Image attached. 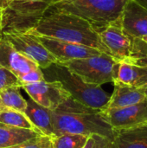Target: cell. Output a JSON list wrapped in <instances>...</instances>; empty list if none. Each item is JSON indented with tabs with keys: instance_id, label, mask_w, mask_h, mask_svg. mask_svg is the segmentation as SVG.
<instances>
[{
	"instance_id": "obj_32",
	"label": "cell",
	"mask_w": 147,
	"mask_h": 148,
	"mask_svg": "<svg viewBox=\"0 0 147 148\" xmlns=\"http://www.w3.org/2000/svg\"><path fill=\"white\" fill-rule=\"evenodd\" d=\"M0 109H1V100H0Z\"/></svg>"
},
{
	"instance_id": "obj_17",
	"label": "cell",
	"mask_w": 147,
	"mask_h": 148,
	"mask_svg": "<svg viewBox=\"0 0 147 148\" xmlns=\"http://www.w3.org/2000/svg\"><path fill=\"white\" fill-rule=\"evenodd\" d=\"M24 114L44 136L49 138L55 137L50 110L38 105L29 98L27 100V108Z\"/></svg>"
},
{
	"instance_id": "obj_11",
	"label": "cell",
	"mask_w": 147,
	"mask_h": 148,
	"mask_svg": "<svg viewBox=\"0 0 147 148\" xmlns=\"http://www.w3.org/2000/svg\"><path fill=\"white\" fill-rule=\"evenodd\" d=\"M29 32V31H27ZM33 34L40 42L55 57L57 62L62 63L75 59H82L101 54L98 49L90 48L88 46L61 41L55 38L42 36L36 33L29 32Z\"/></svg>"
},
{
	"instance_id": "obj_21",
	"label": "cell",
	"mask_w": 147,
	"mask_h": 148,
	"mask_svg": "<svg viewBox=\"0 0 147 148\" xmlns=\"http://www.w3.org/2000/svg\"><path fill=\"white\" fill-rule=\"evenodd\" d=\"M89 136L81 134H61L50 138L51 148H82Z\"/></svg>"
},
{
	"instance_id": "obj_20",
	"label": "cell",
	"mask_w": 147,
	"mask_h": 148,
	"mask_svg": "<svg viewBox=\"0 0 147 148\" xmlns=\"http://www.w3.org/2000/svg\"><path fill=\"white\" fill-rule=\"evenodd\" d=\"M0 123L23 129H30L42 134L29 121L24 113L9 108L0 109ZM43 135V134H42Z\"/></svg>"
},
{
	"instance_id": "obj_24",
	"label": "cell",
	"mask_w": 147,
	"mask_h": 148,
	"mask_svg": "<svg viewBox=\"0 0 147 148\" xmlns=\"http://www.w3.org/2000/svg\"><path fill=\"white\" fill-rule=\"evenodd\" d=\"M18 80H19L21 84H23V83H34V82L44 81L45 77H44L42 70L40 68H38L36 69L31 70V71L23 75L22 76H20L18 78Z\"/></svg>"
},
{
	"instance_id": "obj_16",
	"label": "cell",
	"mask_w": 147,
	"mask_h": 148,
	"mask_svg": "<svg viewBox=\"0 0 147 148\" xmlns=\"http://www.w3.org/2000/svg\"><path fill=\"white\" fill-rule=\"evenodd\" d=\"M114 81L135 88L146 89L147 88V66L118 62Z\"/></svg>"
},
{
	"instance_id": "obj_7",
	"label": "cell",
	"mask_w": 147,
	"mask_h": 148,
	"mask_svg": "<svg viewBox=\"0 0 147 148\" xmlns=\"http://www.w3.org/2000/svg\"><path fill=\"white\" fill-rule=\"evenodd\" d=\"M99 34L110 56L117 62L134 65V36L123 29L121 18L105 27Z\"/></svg>"
},
{
	"instance_id": "obj_26",
	"label": "cell",
	"mask_w": 147,
	"mask_h": 148,
	"mask_svg": "<svg viewBox=\"0 0 147 148\" xmlns=\"http://www.w3.org/2000/svg\"><path fill=\"white\" fill-rule=\"evenodd\" d=\"M94 135H91L88 137L87 142L85 143L82 148H94Z\"/></svg>"
},
{
	"instance_id": "obj_1",
	"label": "cell",
	"mask_w": 147,
	"mask_h": 148,
	"mask_svg": "<svg viewBox=\"0 0 147 148\" xmlns=\"http://www.w3.org/2000/svg\"><path fill=\"white\" fill-rule=\"evenodd\" d=\"M29 32L94 48L110 56L99 32L86 20L67 13L45 14Z\"/></svg>"
},
{
	"instance_id": "obj_12",
	"label": "cell",
	"mask_w": 147,
	"mask_h": 148,
	"mask_svg": "<svg viewBox=\"0 0 147 148\" xmlns=\"http://www.w3.org/2000/svg\"><path fill=\"white\" fill-rule=\"evenodd\" d=\"M0 66L9 70L17 79L23 75L39 68L32 60L18 52L2 36H0Z\"/></svg>"
},
{
	"instance_id": "obj_29",
	"label": "cell",
	"mask_w": 147,
	"mask_h": 148,
	"mask_svg": "<svg viewBox=\"0 0 147 148\" xmlns=\"http://www.w3.org/2000/svg\"><path fill=\"white\" fill-rule=\"evenodd\" d=\"M62 1H68V0H54L53 3H55V2H62Z\"/></svg>"
},
{
	"instance_id": "obj_3",
	"label": "cell",
	"mask_w": 147,
	"mask_h": 148,
	"mask_svg": "<svg viewBox=\"0 0 147 148\" xmlns=\"http://www.w3.org/2000/svg\"><path fill=\"white\" fill-rule=\"evenodd\" d=\"M42 70L45 80L51 79L60 82L69 95L82 105L95 110H103L107 107L110 95L101 86L84 82L79 76L57 62Z\"/></svg>"
},
{
	"instance_id": "obj_27",
	"label": "cell",
	"mask_w": 147,
	"mask_h": 148,
	"mask_svg": "<svg viewBox=\"0 0 147 148\" xmlns=\"http://www.w3.org/2000/svg\"><path fill=\"white\" fill-rule=\"evenodd\" d=\"M10 2L11 0H0V10L6 9L10 5Z\"/></svg>"
},
{
	"instance_id": "obj_31",
	"label": "cell",
	"mask_w": 147,
	"mask_h": 148,
	"mask_svg": "<svg viewBox=\"0 0 147 148\" xmlns=\"http://www.w3.org/2000/svg\"><path fill=\"white\" fill-rule=\"evenodd\" d=\"M145 93H146V95L147 96V88H146V89H145Z\"/></svg>"
},
{
	"instance_id": "obj_14",
	"label": "cell",
	"mask_w": 147,
	"mask_h": 148,
	"mask_svg": "<svg viewBox=\"0 0 147 148\" xmlns=\"http://www.w3.org/2000/svg\"><path fill=\"white\" fill-rule=\"evenodd\" d=\"M110 148H147V123L131 128L114 130Z\"/></svg>"
},
{
	"instance_id": "obj_6",
	"label": "cell",
	"mask_w": 147,
	"mask_h": 148,
	"mask_svg": "<svg viewBox=\"0 0 147 148\" xmlns=\"http://www.w3.org/2000/svg\"><path fill=\"white\" fill-rule=\"evenodd\" d=\"M59 64L79 76L84 82L96 86L113 82L118 68V62L111 56L105 53Z\"/></svg>"
},
{
	"instance_id": "obj_9",
	"label": "cell",
	"mask_w": 147,
	"mask_h": 148,
	"mask_svg": "<svg viewBox=\"0 0 147 148\" xmlns=\"http://www.w3.org/2000/svg\"><path fill=\"white\" fill-rule=\"evenodd\" d=\"M21 88L32 101L50 111H55L71 97L61 83L55 81L44 80L34 83H23Z\"/></svg>"
},
{
	"instance_id": "obj_2",
	"label": "cell",
	"mask_w": 147,
	"mask_h": 148,
	"mask_svg": "<svg viewBox=\"0 0 147 148\" xmlns=\"http://www.w3.org/2000/svg\"><path fill=\"white\" fill-rule=\"evenodd\" d=\"M128 0H68L53 3L49 10L77 16L98 32L121 18Z\"/></svg>"
},
{
	"instance_id": "obj_28",
	"label": "cell",
	"mask_w": 147,
	"mask_h": 148,
	"mask_svg": "<svg viewBox=\"0 0 147 148\" xmlns=\"http://www.w3.org/2000/svg\"><path fill=\"white\" fill-rule=\"evenodd\" d=\"M133 1H135L137 3H139V5H141L142 7L147 10V0H133Z\"/></svg>"
},
{
	"instance_id": "obj_23",
	"label": "cell",
	"mask_w": 147,
	"mask_h": 148,
	"mask_svg": "<svg viewBox=\"0 0 147 148\" xmlns=\"http://www.w3.org/2000/svg\"><path fill=\"white\" fill-rule=\"evenodd\" d=\"M12 86L21 88V83L19 80L9 70L0 66V90Z\"/></svg>"
},
{
	"instance_id": "obj_15",
	"label": "cell",
	"mask_w": 147,
	"mask_h": 148,
	"mask_svg": "<svg viewBox=\"0 0 147 148\" xmlns=\"http://www.w3.org/2000/svg\"><path fill=\"white\" fill-rule=\"evenodd\" d=\"M114 88L105 108H121L145 101L147 98L145 89L135 88L114 81Z\"/></svg>"
},
{
	"instance_id": "obj_4",
	"label": "cell",
	"mask_w": 147,
	"mask_h": 148,
	"mask_svg": "<svg viewBox=\"0 0 147 148\" xmlns=\"http://www.w3.org/2000/svg\"><path fill=\"white\" fill-rule=\"evenodd\" d=\"M92 113H63L51 111L55 136L69 134L86 136L99 135L112 140L114 130L101 114Z\"/></svg>"
},
{
	"instance_id": "obj_30",
	"label": "cell",
	"mask_w": 147,
	"mask_h": 148,
	"mask_svg": "<svg viewBox=\"0 0 147 148\" xmlns=\"http://www.w3.org/2000/svg\"><path fill=\"white\" fill-rule=\"evenodd\" d=\"M141 38H142V39H143L144 41H146V42H147V36H142Z\"/></svg>"
},
{
	"instance_id": "obj_10",
	"label": "cell",
	"mask_w": 147,
	"mask_h": 148,
	"mask_svg": "<svg viewBox=\"0 0 147 148\" xmlns=\"http://www.w3.org/2000/svg\"><path fill=\"white\" fill-rule=\"evenodd\" d=\"M101 116L113 130L134 127L147 123V98L137 104L121 108H104Z\"/></svg>"
},
{
	"instance_id": "obj_19",
	"label": "cell",
	"mask_w": 147,
	"mask_h": 148,
	"mask_svg": "<svg viewBox=\"0 0 147 148\" xmlns=\"http://www.w3.org/2000/svg\"><path fill=\"white\" fill-rule=\"evenodd\" d=\"M19 87H8L0 90L1 108H9L21 113H25L27 108V100L20 93Z\"/></svg>"
},
{
	"instance_id": "obj_25",
	"label": "cell",
	"mask_w": 147,
	"mask_h": 148,
	"mask_svg": "<svg viewBox=\"0 0 147 148\" xmlns=\"http://www.w3.org/2000/svg\"><path fill=\"white\" fill-rule=\"evenodd\" d=\"M94 148H110V140L99 135H94Z\"/></svg>"
},
{
	"instance_id": "obj_8",
	"label": "cell",
	"mask_w": 147,
	"mask_h": 148,
	"mask_svg": "<svg viewBox=\"0 0 147 148\" xmlns=\"http://www.w3.org/2000/svg\"><path fill=\"white\" fill-rule=\"evenodd\" d=\"M20 53L32 60L41 69H45L57 62L55 57L29 32L10 31L2 34Z\"/></svg>"
},
{
	"instance_id": "obj_22",
	"label": "cell",
	"mask_w": 147,
	"mask_h": 148,
	"mask_svg": "<svg viewBox=\"0 0 147 148\" xmlns=\"http://www.w3.org/2000/svg\"><path fill=\"white\" fill-rule=\"evenodd\" d=\"M7 148H51L50 138L42 135L19 145Z\"/></svg>"
},
{
	"instance_id": "obj_18",
	"label": "cell",
	"mask_w": 147,
	"mask_h": 148,
	"mask_svg": "<svg viewBox=\"0 0 147 148\" xmlns=\"http://www.w3.org/2000/svg\"><path fill=\"white\" fill-rule=\"evenodd\" d=\"M42 135L34 130L13 127L0 123V148L14 147Z\"/></svg>"
},
{
	"instance_id": "obj_13",
	"label": "cell",
	"mask_w": 147,
	"mask_h": 148,
	"mask_svg": "<svg viewBox=\"0 0 147 148\" xmlns=\"http://www.w3.org/2000/svg\"><path fill=\"white\" fill-rule=\"evenodd\" d=\"M123 29L132 36H147V10L133 0H128L121 16Z\"/></svg>"
},
{
	"instance_id": "obj_5",
	"label": "cell",
	"mask_w": 147,
	"mask_h": 148,
	"mask_svg": "<svg viewBox=\"0 0 147 148\" xmlns=\"http://www.w3.org/2000/svg\"><path fill=\"white\" fill-rule=\"evenodd\" d=\"M54 0H11L1 10L2 34L10 31L27 32L32 29L50 9Z\"/></svg>"
}]
</instances>
